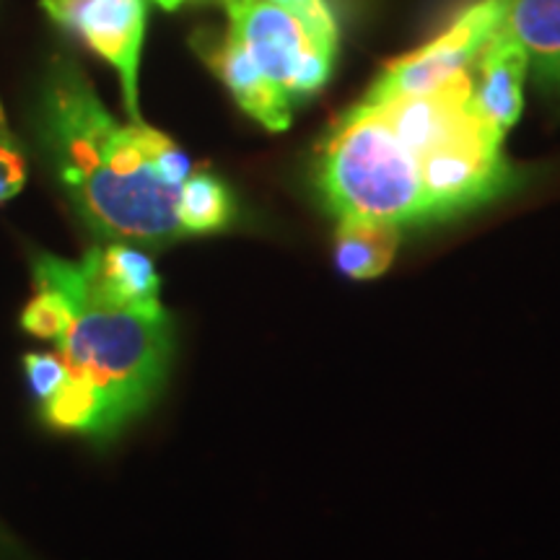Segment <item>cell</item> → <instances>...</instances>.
<instances>
[{
  "label": "cell",
  "mask_w": 560,
  "mask_h": 560,
  "mask_svg": "<svg viewBox=\"0 0 560 560\" xmlns=\"http://www.w3.org/2000/svg\"><path fill=\"white\" fill-rule=\"evenodd\" d=\"M24 371L32 395L39 402L50 400L55 392L68 382V366L60 353H30L24 359Z\"/></svg>",
  "instance_id": "obj_14"
},
{
  "label": "cell",
  "mask_w": 560,
  "mask_h": 560,
  "mask_svg": "<svg viewBox=\"0 0 560 560\" xmlns=\"http://www.w3.org/2000/svg\"><path fill=\"white\" fill-rule=\"evenodd\" d=\"M195 47L252 120H257L265 130L272 132L289 128L293 109L257 73V68L252 66L231 34H223V37L206 34V37L195 39Z\"/></svg>",
  "instance_id": "obj_8"
},
{
  "label": "cell",
  "mask_w": 560,
  "mask_h": 560,
  "mask_svg": "<svg viewBox=\"0 0 560 560\" xmlns=\"http://www.w3.org/2000/svg\"><path fill=\"white\" fill-rule=\"evenodd\" d=\"M400 247V229L376 221H338L335 234V265L342 276L366 280L389 270Z\"/></svg>",
  "instance_id": "obj_10"
},
{
  "label": "cell",
  "mask_w": 560,
  "mask_h": 560,
  "mask_svg": "<svg viewBox=\"0 0 560 560\" xmlns=\"http://www.w3.org/2000/svg\"><path fill=\"white\" fill-rule=\"evenodd\" d=\"M319 198L338 221L389 226L431 223L420 161L376 104L359 102L338 117L317 149Z\"/></svg>",
  "instance_id": "obj_3"
},
{
  "label": "cell",
  "mask_w": 560,
  "mask_h": 560,
  "mask_svg": "<svg viewBox=\"0 0 560 560\" xmlns=\"http://www.w3.org/2000/svg\"><path fill=\"white\" fill-rule=\"evenodd\" d=\"M153 3H159L161 9H166V11H174V9H179L185 0H153Z\"/></svg>",
  "instance_id": "obj_16"
},
{
  "label": "cell",
  "mask_w": 560,
  "mask_h": 560,
  "mask_svg": "<svg viewBox=\"0 0 560 560\" xmlns=\"http://www.w3.org/2000/svg\"><path fill=\"white\" fill-rule=\"evenodd\" d=\"M34 299L21 312V330L30 332L32 338L58 342L66 338L70 319H73V306L66 293H60L55 285L34 283Z\"/></svg>",
  "instance_id": "obj_12"
},
{
  "label": "cell",
  "mask_w": 560,
  "mask_h": 560,
  "mask_svg": "<svg viewBox=\"0 0 560 560\" xmlns=\"http://www.w3.org/2000/svg\"><path fill=\"white\" fill-rule=\"evenodd\" d=\"M37 138L70 206L109 242L179 240V187L195 172L185 151L145 122L109 115L75 60L47 66L37 102Z\"/></svg>",
  "instance_id": "obj_1"
},
{
  "label": "cell",
  "mask_w": 560,
  "mask_h": 560,
  "mask_svg": "<svg viewBox=\"0 0 560 560\" xmlns=\"http://www.w3.org/2000/svg\"><path fill=\"white\" fill-rule=\"evenodd\" d=\"M503 32L527 55L537 91L560 112V0H511Z\"/></svg>",
  "instance_id": "obj_9"
},
{
  "label": "cell",
  "mask_w": 560,
  "mask_h": 560,
  "mask_svg": "<svg viewBox=\"0 0 560 560\" xmlns=\"http://www.w3.org/2000/svg\"><path fill=\"white\" fill-rule=\"evenodd\" d=\"M223 9L231 37L291 109L330 79L335 50L322 45L293 13L270 0H223Z\"/></svg>",
  "instance_id": "obj_4"
},
{
  "label": "cell",
  "mask_w": 560,
  "mask_h": 560,
  "mask_svg": "<svg viewBox=\"0 0 560 560\" xmlns=\"http://www.w3.org/2000/svg\"><path fill=\"white\" fill-rule=\"evenodd\" d=\"M527 73V55L501 26L472 68V104L482 125L503 140L524 109Z\"/></svg>",
  "instance_id": "obj_7"
},
{
  "label": "cell",
  "mask_w": 560,
  "mask_h": 560,
  "mask_svg": "<svg viewBox=\"0 0 560 560\" xmlns=\"http://www.w3.org/2000/svg\"><path fill=\"white\" fill-rule=\"evenodd\" d=\"M177 221L185 236L215 234L234 221V200L229 187L208 172H192L179 187Z\"/></svg>",
  "instance_id": "obj_11"
},
{
  "label": "cell",
  "mask_w": 560,
  "mask_h": 560,
  "mask_svg": "<svg viewBox=\"0 0 560 560\" xmlns=\"http://www.w3.org/2000/svg\"><path fill=\"white\" fill-rule=\"evenodd\" d=\"M270 3L293 13L322 45L338 50V26H335V16L327 0H270Z\"/></svg>",
  "instance_id": "obj_15"
},
{
  "label": "cell",
  "mask_w": 560,
  "mask_h": 560,
  "mask_svg": "<svg viewBox=\"0 0 560 560\" xmlns=\"http://www.w3.org/2000/svg\"><path fill=\"white\" fill-rule=\"evenodd\" d=\"M509 3L511 0H478L444 34L392 62L363 94V102L425 94L472 70L480 52L503 26Z\"/></svg>",
  "instance_id": "obj_5"
},
{
  "label": "cell",
  "mask_w": 560,
  "mask_h": 560,
  "mask_svg": "<svg viewBox=\"0 0 560 560\" xmlns=\"http://www.w3.org/2000/svg\"><path fill=\"white\" fill-rule=\"evenodd\" d=\"M26 177H30V164H26L24 145L11 130L3 102H0V206L24 190Z\"/></svg>",
  "instance_id": "obj_13"
},
{
  "label": "cell",
  "mask_w": 560,
  "mask_h": 560,
  "mask_svg": "<svg viewBox=\"0 0 560 560\" xmlns=\"http://www.w3.org/2000/svg\"><path fill=\"white\" fill-rule=\"evenodd\" d=\"M55 289L66 293L73 306V319L58 342V353L70 380L81 382L100 400L112 439L149 408L164 387L174 346L172 317L161 304L117 310L75 296L60 285Z\"/></svg>",
  "instance_id": "obj_2"
},
{
  "label": "cell",
  "mask_w": 560,
  "mask_h": 560,
  "mask_svg": "<svg viewBox=\"0 0 560 560\" xmlns=\"http://www.w3.org/2000/svg\"><path fill=\"white\" fill-rule=\"evenodd\" d=\"M42 11L115 68L128 115L140 122L138 68L149 19L145 0H42Z\"/></svg>",
  "instance_id": "obj_6"
}]
</instances>
